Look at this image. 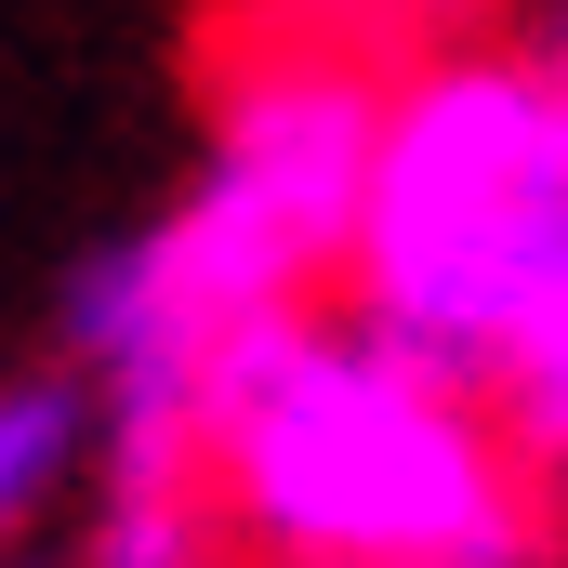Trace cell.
<instances>
[{
	"instance_id": "cell-2",
	"label": "cell",
	"mask_w": 568,
	"mask_h": 568,
	"mask_svg": "<svg viewBox=\"0 0 568 568\" xmlns=\"http://www.w3.org/2000/svg\"><path fill=\"white\" fill-rule=\"evenodd\" d=\"M371 106L384 67H357L344 40H265L252 67H225L172 212L120 225L67 278V371L93 384V424L199 436V371L265 304H317L344 278Z\"/></svg>"
},
{
	"instance_id": "cell-1",
	"label": "cell",
	"mask_w": 568,
	"mask_h": 568,
	"mask_svg": "<svg viewBox=\"0 0 568 568\" xmlns=\"http://www.w3.org/2000/svg\"><path fill=\"white\" fill-rule=\"evenodd\" d=\"M199 489L265 568H529L568 529L489 397L357 304H265L199 371Z\"/></svg>"
},
{
	"instance_id": "cell-3",
	"label": "cell",
	"mask_w": 568,
	"mask_h": 568,
	"mask_svg": "<svg viewBox=\"0 0 568 568\" xmlns=\"http://www.w3.org/2000/svg\"><path fill=\"white\" fill-rule=\"evenodd\" d=\"M344 304L476 397L568 344V106L516 40L410 53L371 106Z\"/></svg>"
},
{
	"instance_id": "cell-4",
	"label": "cell",
	"mask_w": 568,
	"mask_h": 568,
	"mask_svg": "<svg viewBox=\"0 0 568 568\" xmlns=\"http://www.w3.org/2000/svg\"><path fill=\"white\" fill-rule=\"evenodd\" d=\"M80 463H93V384L67 357L53 371H13L0 384V556H27L80 503Z\"/></svg>"
},
{
	"instance_id": "cell-5",
	"label": "cell",
	"mask_w": 568,
	"mask_h": 568,
	"mask_svg": "<svg viewBox=\"0 0 568 568\" xmlns=\"http://www.w3.org/2000/svg\"><path fill=\"white\" fill-rule=\"evenodd\" d=\"M516 53H529V80L568 106V0H529V27H516Z\"/></svg>"
}]
</instances>
